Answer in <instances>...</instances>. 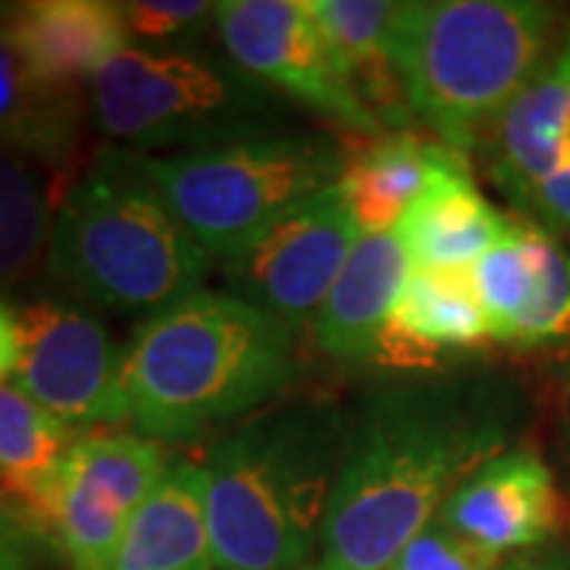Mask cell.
<instances>
[{"instance_id":"cell-1","label":"cell","mask_w":570,"mask_h":570,"mask_svg":"<svg viewBox=\"0 0 570 570\" xmlns=\"http://www.w3.org/2000/svg\"><path fill=\"white\" fill-rule=\"evenodd\" d=\"M513 431L510 390L489 377H448L371 393L326 513L321 570H390L434 523L453 491Z\"/></svg>"},{"instance_id":"cell-2","label":"cell","mask_w":570,"mask_h":570,"mask_svg":"<svg viewBox=\"0 0 570 570\" xmlns=\"http://www.w3.org/2000/svg\"><path fill=\"white\" fill-rule=\"evenodd\" d=\"M298 330L223 292H194L137 326L124 390L137 434L194 441L273 403L298 374Z\"/></svg>"},{"instance_id":"cell-3","label":"cell","mask_w":570,"mask_h":570,"mask_svg":"<svg viewBox=\"0 0 570 570\" xmlns=\"http://www.w3.org/2000/svg\"><path fill=\"white\" fill-rule=\"evenodd\" d=\"M348 422L326 400L273 406L204 460L216 570H302L324 542Z\"/></svg>"},{"instance_id":"cell-4","label":"cell","mask_w":570,"mask_h":570,"mask_svg":"<svg viewBox=\"0 0 570 570\" xmlns=\"http://www.w3.org/2000/svg\"><path fill=\"white\" fill-rule=\"evenodd\" d=\"M554 10L532 0L396 3L390 61L412 118L466 156L491 140L510 102L546 70Z\"/></svg>"},{"instance_id":"cell-5","label":"cell","mask_w":570,"mask_h":570,"mask_svg":"<svg viewBox=\"0 0 570 570\" xmlns=\"http://www.w3.org/2000/svg\"><path fill=\"white\" fill-rule=\"evenodd\" d=\"M45 264L86 305L149 321L200 292L209 254L146 184L134 153L108 146L58 206Z\"/></svg>"},{"instance_id":"cell-6","label":"cell","mask_w":570,"mask_h":570,"mask_svg":"<svg viewBox=\"0 0 570 570\" xmlns=\"http://www.w3.org/2000/svg\"><path fill=\"white\" fill-rule=\"evenodd\" d=\"M89 111L115 149L137 156H181L288 134V99L235 63L134 45L89 82Z\"/></svg>"},{"instance_id":"cell-7","label":"cell","mask_w":570,"mask_h":570,"mask_svg":"<svg viewBox=\"0 0 570 570\" xmlns=\"http://www.w3.org/2000/svg\"><path fill=\"white\" fill-rule=\"evenodd\" d=\"M134 163L209 261H232L292 209L340 181L346 149L330 137L288 130L181 156L134 153Z\"/></svg>"},{"instance_id":"cell-8","label":"cell","mask_w":570,"mask_h":570,"mask_svg":"<svg viewBox=\"0 0 570 570\" xmlns=\"http://www.w3.org/2000/svg\"><path fill=\"white\" fill-rule=\"evenodd\" d=\"M216 29L235 67L283 99L367 140L387 134L352 89L307 0H223L216 3Z\"/></svg>"},{"instance_id":"cell-9","label":"cell","mask_w":570,"mask_h":570,"mask_svg":"<svg viewBox=\"0 0 570 570\" xmlns=\"http://www.w3.org/2000/svg\"><path fill=\"white\" fill-rule=\"evenodd\" d=\"M171 460L163 444L127 434H82L63 460L45 535L67 570H111L134 513L159 489Z\"/></svg>"},{"instance_id":"cell-10","label":"cell","mask_w":570,"mask_h":570,"mask_svg":"<svg viewBox=\"0 0 570 570\" xmlns=\"http://www.w3.org/2000/svg\"><path fill=\"white\" fill-rule=\"evenodd\" d=\"M20 367L13 384L70 428L130 422L124 352L86 307L41 298L20 314Z\"/></svg>"},{"instance_id":"cell-11","label":"cell","mask_w":570,"mask_h":570,"mask_svg":"<svg viewBox=\"0 0 570 570\" xmlns=\"http://www.w3.org/2000/svg\"><path fill=\"white\" fill-rule=\"evenodd\" d=\"M362 238L340 181L292 209L238 257L223 261L228 295L302 330Z\"/></svg>"},{"instance_id":"cell-12","label":"cell","mask_w":570,"mask_h":570,"mask_svg":"<svg viewBox=\"0 0 570 570\" xmlns=\"http://www.w3.org/2000/svg\"><path fill=\"white\" fill-rule=\"evenodd\" d=\"M438 520L494 554L535 549L561 520L554 475L530 450H504L450 494Z\"/></svg>"},{"instance_id":"cell-13","label":"cell","mask_w":570,"mask_h":570,"mask_svg":"<svg viewBox=\"0 0 570 570\" xmlns=\"http://www.w3.org/2000/svg\"><path fill=\"white\" fill-rule=\"evenodd\" d=\"M7 36L26 67L45 82L77 89L130 48L118 3L29 0L7 7Z\"/></svg>"},{"instance_id":"cell-14","label":"cell","mask_w":570,"mask_h":570,"mask_svg":"<svg viewBox=\"0 0 570 570\" xmlns=\"http://www.w3.org/2000/svg\"><path fill=\"white\" fill-rule=\"evenodd\" d=\"M491 330L469 269H409L374 362L431 367L489 346Z\"/></svg>"},{"instance_id":"cell-15","label":"cell","mask_w":570,"mask_h":570,"mask_svg":"<svg viewBox=\"0 0 570 570\" xmlns=\"http://www.w3.org/2000/svg\"><path fill=\"white\" fill-rule=\"evenodd\" d=\"M510 225L472 184L463 153H450L393 235L412 269H469L508 235Z\"/></svg>"},{"instance_id":"cell-16","label":"cell","mask_w":570,"mask_h":570,"mask_svg":"<svg viewBox=\"0 0 570 570\" xmlns=\"http://www.w3.org/2000/svg\"><path fill=\"white\" fill-rule=\"evenodd\" d=\"M409 269L406 250L393 232L362 235L311 321L317 348L340 362H374Z\"/></svg>"},{"instance_id":"cell-17","label":"cell","mask_w":570,"mask_h":570,"mask_svg":"<svg viewBox=\"0 0 570 570\" xmlns=\"http://www.w3.org/2000/svg\"><path fill=\"white\" fill-rule=\"evenodd\" d=\"M204 466L171 463L124 532L111 570H216Z\"/></svg>"},{"instance_id":"cell-18","label":"cell","mask_w":570,"mask_h":570,"mask_svg":"<svg viewBox=\"0 0 570 570\" xmlns=\"http://www.w3.org/2000/svg\"><path fill=\"white\" fill-rule=\"evenodd\" d=\"M450 153L456 149L441 140H422L409 130L371 137L358 146V153H346L340 187L346 194L358 232H393L409 206L425 194L434 171L444 165Z\"/></svg>"},{"instance_id":"cell-19","label":"cell","mask_w":570,"mask_h":570,"mask_svg":"<svg viewBox=\"0 0 570 570\" xmlns=\"http://www.w3.org/2000/svg\"><path fill=\"white\" fill-rule=\"evenodd\" d=\"M0 10V149L45 165H63L82 140L80 89L36 77L13 48Z\"/></svg>"},{"instance_id":"cell-20","label":"cell","mask_w":570,"mask_h":570,"mask_svg":"<svg viewBox=\"0 0 570 570\" xmlns=\"http://www.w3.org/2000/svg\"><path fill=\"white\" fill-rule=\"evenodd\" d=\"M311 13L333 48L343 73L384 127L412 121L400 73L390 61V26L396 3L387 0H311Z\"/></svg>"},{"instance_id":"cell-21","label":"cell","mask_w":570,"mask_h":570,"mask_svg":"<svg viewBox=\"0 0 570 570\" xmlns=\"http://www.w3.org/2000/svg\"><path fill=\"white\" fill-rule=\"evenodd\" d=\"M568 82L554 58L510 102L491 134V178L510 200L530 209L532 197L558 171Z\"/></svg>"},{"instance_id":"cell-22","label":"cell","mask_w":570,"mask_h":570,"mask_svg":"<svg viewBox=\"0 0 570 570\" xmlns=\"http://www.w3.org/2000/svg\"><path fill=\"white\" fill-rule=\"evenodd\" d=\"M80 438L17 384H0V494L26 510L41 532L63 460Z\"/></svg>"},{"instance_id":"cell-23","label":"cell","mask_w":570,"mask_h":570,"mask_svg":"<svg viewBox=\"0 0 570 570\" xmlns=\"http://www.w3.org/2000/svg\"><path fill=\"white\" fill-rule=\"evenodd\" d=\"M51 209L26 159L0 149V288L22 283L48 250Z\"/></svg>"},{"instance_id":"cell-24","label":"cell","mask_w":570,"mask_h":570,"mask_svg":"<svg viewBox=\"0 0 570 570\" xmlns=\"http://www.w3.org/2000/svg\"><path fill=\"white\" fill-rule=\"evenodd\" d=\"M472 279L491 343L508 346L532 292V225H510L508 235L475 261Z\"/></svg>"},{"instance_id":"cell-25","label":"cell","mask_w":570,"mask_h":570,"mask_svg":"<svg viewBox=\"0 0 570 570\" xmlns=\"http://www.w3.org/2000/svg\"><path fill=\"white\" fill-rule=\"evenodd\" d=\"M570 340V254L532 228V292L508 346H551Z\"/></svg>"},{"instance_id":"cell-26","label":"cell","mask_w":570,"mask_h":570,"mask_svg":"<svg viewBox=\"0 0 570 570\" xmlns=\"http://www.w3.org/2000/svg\"><path fill=\"white\" fill-rule=\"evenodd\" d=\"M118 10L127 39L142 51H175L171 45H190L216 22V3L206 0H127Z\"/></svg>"},{"instance_id":"cell-27","label":"cell","mask_w":570,"mask_h":570,"mask_svg":"<svg viewBox=\"0 0 570 570\" xmlns=\"http://www.w3.org/2000/svg\"><path fill=\"white\" fill-rule=\"evenodd\" d=\"M501 554L469 542L466 535L453 532L441 520L428 523L390 570H501Z\"/></svg>"},{"instance_id":"cell-28","label":"cell","mask_w":570,"mask_h":570,"mask_svg":"<svg viewBox=\"0 0 570 570\" xmlns=\"http://www.w3.org/2000/svg\"><path fill=\"white\" fill-rule=\"evenodd\" d=\"M45 549L55 546L39 523L13 501L0 498V570H41Z\"/></svg>"},{"instance_id":"cell-29","label":"cell","mask_w":570,"mask_h":570,"mask_svg":"<svg viewBox=\"0 0 570 570\" xmlns=\"http://www.w3.org/2000/svg\"><path fill=\"white\" fill-rule=\"evenodd\" d=\"M530 209L546 216L549 223L570 225V168H558L549 181L535 190Z\"/></svg>"},{"instance_id":"cell-30","label":"cell","mask_w":570,"mask_h":570,"mask_svg":"<svg viewBox=\"0 0 570 570\" xmlns=\"http://www.w3.org/2000/svg\"><path fill=\"white\" fill-rule=\"evenodd\" d=\"M20 314L0 298V384H7V377L17 374L20 367Z\"/></svg>"},{"instance_id":"cell-31","label":"cell","mask_w":570,"mask_h":570,"mask_svg":"<svg viewBox=\"0 0 570 570\" xmlns=\"http://www.w3.org/2000/svg\"><path fill=\"white\" fill-rule=\"evenodd\" d=\"M558 63H561V73H564V82H568L564 121H561V146H558V168H570V39L564 41V48L558 55Z\"/></svg>"},{"instance_id":"cell-32","label":"cell","mask_w":570,"mask_h":570,"mask_svg":"<svg viewBox=\"0 0 570 570\" xmlns=\"http://www.w3.org/2000/svg\"><path fill=\"white\" fill-rule=\"evenodd\" d=\"M501 570H570L568 558H517Z\"/></svg>"},{"instance_id":"cell-33","label":"cell","mask_w":570,"mask_h":570,"mask_svg":"<svg viewBox=\"0 0 570 570\" xmlns=\"http://www.w3.org/2000/svg\"><path fill=\"white\" fill-rule=\"evenodd\" d=\"M302 570H321V568H302Z\"/></svg>"},{"instance_id":"cell-34","label":"cell","mask_w":570,"mask_h":570,"mask_svg":"<svg viewBox=\"0 0 570 570\" xmlns=\"http://www.w3.org/2000/svg\"><path fill=\"white\" fill-rule=\"evenodd\" d=\"M0 10H3V7H0Z\"/></svg>"}]
</instances>
